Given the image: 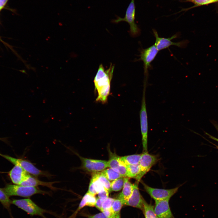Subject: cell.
<instances>
[{
	"instance_id": "cell-17",
	"label": "cell",
	"mask_w": 218,
	"mask_h": 218,
	"mask_svg": "<svg viewBox=\"0 0 218 218\" xmlns=\"http://www.w3.org/2000/svg\"><path fill=\"white\" fill-rule=\"evenodd\" d=\"M105 189L98 180L96 173H94L91 180L88 192L95 196Z\"/></svg>"
},
{
	"instance_id": "cell-9",
	"label": "cell",
	"mask_w": 218,
	"mask_h": 218,
	"mask_svg": "<svg viewBox=\"0 0 218 218\" xmlns=\"http://www.w3.org/2000/svg\"><path fill=\"white\" fill-rule=\"evenodd\" d=\"M12 203L31 215H43L45 211L29 199L14 200Z\"/></svg>"
},
{
	"instance_id": "cell-6",
	"label": "cell",
	"mask_w": 218,
	"mask_h": 218,
	"mask_svg": "<svg viewBox=\"0 0 218 218\" xmlns=\"http://www.w3.org/2000/svg\"><path fill=\"white\" fill-rule=\"evenodd\" d=\"M153 31L155 38L154 45L159 51L168 48L171 45H175L180 48H184L187 46L189 42L187 40L178 42H173L171 40L179 36V33L176 34L170 37L164 38L160 37L155 30L153 29Z\"/></svg>"
},
{
	"instance_id": "cell-18",
	"label": "cell",
	"mask_w": 218,
	"mask_h": 218,
	"mask_svg": "<svg viewBox=\"0 0 218 218\" xmlns=\"http://www.w3.org/2000/svg\"><path fill=\"white\" fill-rule=\"evenodd\" d=\"M141 156V154L119 156L118 160L120 164L126 166L137 164H139Z\"/></svg>"
},
{
	"instance_id": "cell-3",
	"label": "cell",
	"mask_w": 218,
	"mask_h": 218,
	"mask_svg": "<svg viewBox=\"0 0 218 218\" xmlns=\"http://www.w3.org/2000/svg\"><path fill=\"white\" fill-rule=\"evenodd\" d=\"M147 85H143L141 104L140 117L143 152L147 151L148 121L146 102V91Z\"/></svg>"
},
{
	"instance_id": "cell-38",
	"label": "cell",
	"mask_w": 218,
	"mask_h": 218,
	"mask_svg": "<svg viewBox=\"0 0 218 218\" xmlns=\"http://www.w3.org/2000/svg\"><path fill=\"white\" fill-rule=\"evenodd\" d=\"M217 148H218V146H217Z\"/></svg>"
},
{
	"instance_id": "cell-16",
	"label": "cell",
	"mask_w": 218,
	"mask_h": 218,
	"mask_svg": "<svg viewBox=\"0 0 218 218\" xmlns=\"http://www.w3.org/2000/svg\"><path fill=\"white\" fill-rule=\"evenodd\" d=\"M133 190V184L130 181L127 177H124V183L121 192L118 196V199L123 205H126L131 196Z\"/></svg>"
},
{
	"instance_id": "cell-32",
	"label": "cell",
	"mask_w": 218,
	"mask_h": 218,
	"mask_svg": "<svg viewBox=\"0 0 218 218\" xmlns=\"http://www.w3.org/2000/svg\"><path fill=\"white\" fill-rule=\"evenodd\" d=\"M104 201L98 197L97 198L95 206L97 208L102 212V204Z\"/></svg>"
},
{
	"instance_id": "cell-7",
	"label": "cell",
	"mask_w": 218,
	"mask_h": 218,
	"mask_svg": "<svg viewBox=\"0 0 218 218\" xmlns=\"http://www.w3.org/2000/svg\"><path fill=\"white\" fill-rule=\"evenodd\" d=\"M145 191L155 200L169 199L178 191L179 187L169 189H162L151 187L142 182Z\"/></svg>"
},
{
	"instance_id": "cell-27",
	"label": "cell",
	"mask_w": 218,
	"mask_h": 218,
	"mask_svg": "<svg viewBox=\"0 0 218 218\" xmlns=\"http://www.w3.org/2000/svg\"><path fill=\"white\" fill-rule=\"evenodd\" d=\"M122 205L123 204L119 199H115L111 209V214L120 213Z\"/></svg>"
},
{
	"instance_id": "cell-21",
	"label": "cell",
	"mask_w": 218,
	"mask_h": 218,
	"mask_svg": "<svg viewBox=\"0 0 218 218\" xmlns=\"http://www.w3.org/2000/svg\"><path fill=\"white\" fill-rule=\"evenodd\" d=\"M143 211L145 218H158L155 213L153 206L147 203L145 200L144 203V208Z\"/></svg>"
},
{
	"instance_id": "cell-12",
	"label": "cell",
	"mask_w": 218,
	"mask_h": 218,
	"mask_svg": "<svg viewBox=\"0 0 218 218\" xmlns=\"http://www.w3.org/2000/svg\"><path fill=\"white\" fill-rule=\"evenodd\" d=\"M169 200H155L154 211L158 218H174L169 206Z\"/></svg>"
},
{
	"instance_id": "cell-23",
	"label": "cell",
	"mask_w": 218,
	"mask_h": 218,
	"mask_svg": "<svg viewBox=\"0 0 218 218\" xmlns=\"http://www.w3.org/2000/svg\"><path fill=\"white\" fill-rule=\"evenodd\" d=\"M109 159L107 161L108 167L116 169L120 164L118 160L119 156L112 152H109Z\"/></svg>"
},
{
	"instance_id": "cell-37",
	"label": "cell",
	"mask_w": 218,
	"mask_h": 218,
	"mask_svg": "<svg viewBox=\"0 0 218 218\" xmlns=\"http://www.w3.org/2000/svg\"><path fill=\"white\" fill-rule=\"evenodd\" d=\"M218 1V0H217V2Z\"/></svg>"
},
{
	"instance_id": "cell-30",
	"label": "cell",
	"mask_w": 218,
	"mask_h": 218,
	"mask_svg": "<svg viewBox=\"0 0 218 218\" xmlns=\"http://www.w3.org/2000/svg\"><path fill=\"white\" fill-rule=\"evenodd\" d=\"M114 170L117 172L122 177H127V166L120 164L116 169Z\"/></svg>"
},
{
	"instance_id": "cell-11",
	"label": "cell",
	"mask_w": 218,
	"mask_h": 218,
	"mask_svg": "<svg viewBox=\"0 0 218 218\" xmlns=\"http://www.w3.org/2000/svg\"><path fill=\"white\" fill-rule=\"evenodd\" d=\"M159 160L157 155H153L149 154L148 151L143 152L139 164L141 170V176L142 177L148 172L151 168L158 162Z\"/></svg>"
},
{
	"instance_id": "cell-13",
	"label": "cell",
	"mask_w": 218,
	"mask_h": 218,
	"mask_svg": "<svg viewBox=\"0 0 218 218\" xmlns=\"http://www.w3.org/2000/svg\"><path fill=\"white\" fill-rule=\"evenodd\" d=\"M137 181L133 184L132 193L127 201L126 205L140 209L143 210L144 199L141 196L138 187Z\"/></svg>"
},
{
	"instance_id": "cell-15",
	"label": "cell",
	"mask_w": 218,
	"mask_h": 218,
	"mask_svg": "<svg viewBox=\"0 0 218 218\" xmlns=\"http://www.w3.org/2000/svg\"><path fill=\"white\" fill-rule=\"evenodd\" d=\"M9 174L12 182L19 185L29 174L19 166L15 165L9 172Z\"/></svg>"
},
{
	"instance_id": "cell-19",
	"label": "cell",
	"mask_w": 218,
	"mask_h": 218,
	"mask_svg": "<svg viewBox=\"0 0 218 218\" xmlns=\"http://www.w3.org/2000/svg\"><path fill=\"white\" fill-rule=\"evenodd\" d=\"M127 177L134 178L139 182L142 178L141 176V170L139 164L127 166Z\"/></svg>"
},
{
	"instance_id": "cell-33",
	"label": "cell",
	"mask_w": 218,
	"mask_h": 218,
	"mask_svg": "<svg viewBox=\"0 0 218 218\" xmlns=\"http://www.w3.org/2000/svg\"><path fill=\"white\" fill-rule=\"evenodd\" d=\"M89 218H108L103 212L98 213L93 216H89Z\"/></svg>"
},
{
	"instance_id": "cell-35",
	"label": "cell",
	"mask_w": 218,
	"mask_h": 218,
	"mask_svg": "<svg viewBox=\"0 0 218 218\" xmlns=\"http://www.w3.org/2000/svg\"><path fill=\"white\" fill-rule=\"evenodd\" d=\"M109 218H120V213L112 214Z\"/></svg>"
},
{
	"instance_id": "cell-2",
	"label": "cell",
	"mask_w": 218,
	"mask_h": 218,
	"mask_svg": "<svg viewBox=\"0 0 218 218\" xmlns=\"http://www.w3.org/2000/svg\"><path fill=\"white\" fill-rule=\"evenodd\" d=\"M135 8L134 0H131L126 9L124 17L122 18L117 16V18L112 21V22L115 23L122 21L127 22L130 25V33L134 37L138 36L140 34V30L135 21Z\"/></svg>"
},
{
	"instance_id": "cell-34",
	"label": "cell",
	"mask_w": 218,
	"mask_h": 218,
	"mask_svg": "<svg viewBox=\"0 0 218 218\" xmlns=\"http://www.w3.org/2000/svg\"><path fill=\"white\" fill-rule=\"evenodd\" d=\"M8 0H0V11L4 7Z\"/></svg>"
},
{
	"instance_id": "cell-31",
	"label": "cell",
	"mask_w": 218,
	"mask_h": 218,
	"mask_svg": "<svg viewBox=\"0 0 218 218\" xmlns=\"http://www.w3.org/2000/svg\"><path fill=\"white\" fill-rule=\"evenodd\" d=\"M109 191L106 189L99 193L97 194L98 197L101 200H104L108 197Z\"/></svg>"
},
{
	"instance_id": "cell-36",
	"label": "cell",
	"mask_w": 218,
	"mask_h": 218,
	"mask_svg": "<svg viewBox=\"0 0 218 218\" xmlns=\"http://www.w3.org/2000/svg\"><path fill=\"white\" fill-rule=\"evenodd\" d=\"M206 134L208 136L209 138L218 142V138H216L214 137H213V136L210 135V134H208L207 133H206Z\"/></svg>"
},
{
	"instance_id": "cell-14",
	"label": "cell",
	"mask_w": 218,
	"mask_h": 218,
	"mask_svg": "<svg viewBox=\"0 0 218 218\" xmlns=\"http://www.w3.org/2000/svg\"><path fill=\"white\" fill-rule=\"evenodd\" d=\"M56 182H45L42 181L37 178L31 176L29 174L21 182L20 185L30 187H37L42 186L47 187L51 189L55 190L56 188L53 186L54 183Z\"/></svg>"
},
{
	"instance_id": "cell-25",
	"label": "cell",
	"mask_w": 218,
	"mask_h": 218,
	"mask_svg": "<svg viewBox=\"0 0 218 218\" xmlns=\"http://www.w3.org/2000/svg\"><path fill=\"white\" fill-rule=\"evenodd\" d=\"M98 180L109 192H111V182L101 172H96Z\"/></svg>"
},
{
	"instance_id": "cell-10",
	"label": "cell",
	"mask_w": 218,
	"mask_h": 218,
	"mask_svg": "<svg viewBox=\"0 0 218 218\" xmlns=\"http://www.w3.org/2000/svg\"><path fill=\"white\" fill-rule=\"evenodd\" d=\"M84 170L94 173L102 171L108 167L107 161L84 158L78 155Z\"/></svg>"
},
{
	"instance_id": "cell-8",
	"label": "cell",
	"mask_w": 218,
	"mask_h": 218,
	"mask_svg": "<svg viewBox=\"0 0 218 218\" xmlns=\"http://www.w3.org/2000/svg\"><path fill=\"white\" fill-rule=\"evenodd\" d=\"M0 155L15 165H18L28 173L35 176H48L49 174L37 168L31 163L26 160L14 158L11 156L0 154Z\"/></svg>"
},
{
	"instance_id": "cell-26",
	"label": "cell",
	"mask_w": 218,
	"mask_h": 218,
	"mask_svg": "<svg viewBox=\"0 0 218 218\" xmlns=\"http://www.w3.org/2000/svg\"><path fill=\"white\" fill-rule=\"evenodd\" d=\"M0 202L6 208H8L11 203L9 196L4 190L0 188Z\"/></svg>"
},
{
	"instance_id": "cell-20",
	"label": "cell",
	"mask_w": 218,
	"mask_h": 218,
	"mask_svg": "<svg viewBox=\"0 0 218 218\" xmlns=\"http://www.w3.org/2000/svg\"><path fill=\"white\" fill-rule=\"evenodd\" d=\"M182 2H190L193 3L194 5L189 8H183L180 12L187 11L190 9L197 6L207 5L217 2V0H181Z\"/></svg>"
},
{
	"instance_id": "cell-29",
	"label": "cell",
	"mask_w": 218,
	"mask_h": 218,
	"mask_svg": "<svg viewBox=\"0 0 218 218\" xmlns=\"http://www.w3.org/2000/svg\"><path fill=\"white\" fill-rule=\"evenodd\" d=\"M114 200L109 197L105 200L102 204V211L105 210H111Z\"/></svg>"
},
{
	"instance_id": "cell-5",
	"label": "cell",
	"mask_w": 218,
	"mask_h": 218,
	"mask_svg": "<svg viewBox=\"0 0 218 218\" xmlns=\"http://www.w3.org/2000/svg\"><path fill=\"white\" fill-rule=\"evenodd\" d=\"M159 51L154 45L145 49H141L140 57L137 61H141L144 63V81H147L149 76L148 69L151 68V63L154 60Z\"/></svg>"
},
{
	"instance_id": "cell-24",
	"label": "cell",
	"mask_w": 218,
	"mask_h": 218,
	"mask_svg": "<svg viewBox=\"0 0 218 218\" xmlns=\"http://www.w3.org/2000/svg\"><path fill=\"white\" fill-rule=\"evenodd\" d=\"M124 183V177H121L111 182V191H118L123 187Z\"/></svg>"
},
{
	"instance_id": "cell-28",
	"label": "cell",
	"mask_w": 218,
	"mask_h": 218,
	"mask_svg": "<svg viewBox=\"0 0 218 218\" xmlns=\"http://www.w3.org/2000/svg\"><path fill=\"white\" fill-rule=\"evenodd\" d=\"M84 197L86 200V206H95L97 199L94 196L87 192Z\"/></svg>"
},
{
	"instance_id": "cell-22",
	"label": "cell",
	"mask_w": 218,
	"mask_h": 218,
	"mask_svg": "<svg viewBox=\"0 0 218 218\" xmlns=\"http://www.w3.org/2000/svg\"><path fill=\"white\" fill-rule=\"evenodd\" d=\"M101 172L110 181H113L122 177L117 172L110 168L106 169Z\"/></svg>"
},
{
	"instance_id": "cell-1",
	"label": "cell",
	"mask_w": 218,
	"mask_h": 218,
	"mask_svg": "<svg viewBox=\"0 0 218 218\" xmlns=\"http://www.w3.org/2000/svg\"><path fill=\"white\" fill-rule=\"evenodd\" d=\"M114 65L111 63L107 69L105 70L101 64L94 77V82L97 96L96 101L104 104L107 102L110 93L111 81L113 77Z\"/></svg>"
},
{
	"instance_id": "cell-4",
	"label": "cell",
	"mask_w": 218,
	"mask_h": 218,
	"mask_svg": "<svg viewBox=\"0 0 218 218\" xmlns=\"http://www.w3.org/2000/svg\"><path fill=\"white\" fill-rule=\"evenodd\" d=\"M3 190L8 196H17L28 197L36 194L46 193V192L38 189L35 187L24 186L18 185H8Z\"/></svg>"
}]
</instances>
